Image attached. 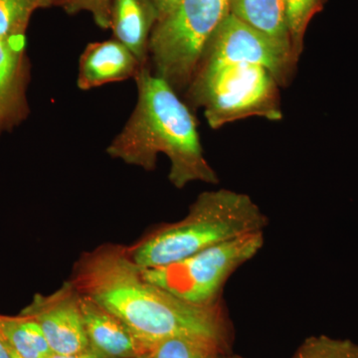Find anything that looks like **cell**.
I'll return each mask as SVG.
<instances>
[{
    "label": "cell",
    "instance_id": "obj_27",
    "mask_svg": "<svg viewBox=\"0 0 358 358\" xmlns=\"http://www.w3.org/2000/svg\"><path fill=\"white\" fill-rule=\"evenodd\" d=\"M1 127H2V126H1V124H0V128H1Z\"/></svg>",
    "mask_w": 358,
    "mask_h": 358
},
{
    "label": "cell",
    "instance_id": "obj_11",
    "mask_svg": "<svg viewBox=\"0 0 358 358\" xmlns=\"http://www.w3.org/2000/svg\"><path fill=\"white\" fill-rule=\"evenodd\" d=\"M157 21L152 0H113L110 28L115 39L126 45L143 65L148 63V43Z\"/></svg>",
    "mask_w": 358,
    "mask_h": 358
},
{
    "label": "cell",
    "instance_id": "obj_2",
    "mask_svg": "<svg viewBox=\"0 0 358 358\" xmlns=\"http://www.w3.org/2000/svg\"><path fill=\"white\" fill-rule=\"evenodd\" d=\"M134 80L138 103L108 147V155L152 171L162 152L171 159L169 181L179 189L193 181L218 183L217 174L204 157L194 115L176 90L148 66Z\"/></svg>",
    "mask_w": 358,
    "mask_h": 358
},
{
    "label": "cell",
    "instance_id": "obj_4",
    "mask_svg": "<svg viewBox=\"0 0 358 358\" xmlns=\"http://www.w3.org/2000/svg\"><path fill=\"white\" fill-rule=\"evenodd\" d=\"M280 85L261 65L229 63L199 67L186 90L193 108H203L211 129L250 117L281 121Z\"/></svg>",
    "mask_w": 358,
    "mask_h": 358
},
{
    "label": "cell",
    "instance_id": "obj_22",
    "mask_svg": "<svg viewBox=\"0 0 358 358\" xmlns=\"http://www.w3.org/2000/svg\"><path fill=\"white\" fill-rule=\"evenodd\" d=\"M0 358H13L6 343L0 338Z\"/></svg>",
    "mask_w": 358,
    "mask_h": 358
},
{
    "label": "cell",
    "instance_id": "obj_8",
    "mask_svg": "<svg viewBox=\"0 0 358 358\" xmlns=\"http://www.w3.org/2000/svg\"><path fill=\"white\" fill-rule=\"evenodd\" d=\"M20 315L39 324L54 355H73L90 348L80 294L71 281L48 296L37 294Z\"/></svg>",
    "mask_w": 358,
    "mask_h": 358
},
{
    "label": "cell",
    "instance_id": "obj_25",
    "mask_svg": "<svg viewBox=\"0 0 358 358\" xmlns=\"http://www.w3.org/2000/svg\"><path fill=\"white\" fill-rule=\"evenodd\" d=\"M221 358H242V357H228L227 355H223V357Z\"/></svg>",
    "mask_w": 358,
    "mask_h": 358
},
{
    "label": "cell",
    "instance_id": "obj_5",
    "mask_svg": "<svg viewBox=\"0 0 358 358\" xmlns=\"http://www.w3.org/2000/svg\"><path fill=\"white\" fill-rule=\"evenodd\" d=\"M230 13L228 0H180L157 21L148 43L155 75L186 92L209 42Z\"/></svg>",
    "mask_w": 358,
    "mask_h": 358
},
{
    "label": "cell",
    "instance_id": "obj_19",
    "mask_svg": "<svg viewBox=\"0 0 358 358\" xmlns=\"http://www.w3.org/2000/svg\"><path fill=\"white\" fill-rule=\"evenodd\" d=\"M113 0H63L61 7L68 14L88 11L93 15L96 24L103 29L110 28Z\"/></svg>",
    "mask_w": 358,
    "mask_h": 358
},
{
    "label": "cell",
    "instance_id": "obj_13",
    "mask_svg": "<svg viewBox=\"0 0 358 358\" xmlns=\"http://www.w3.org/2000/svg\"><path fill=\"white\" fill-rule=\"evenodd\" d=\"M228 2L230 13L235 17L281 45L294 56L287 25L285 0H228Z\"/></svg>",
    "mask_w": 358,
    "mask_h": 358
},
{
    "label": "cell",
    "instance_id": "obj_3",
    "mask_svg": "<svg viewBox=\"0 0 358 358\" xmlns=\"http://www.w3.org/2000/svg\"><path fill=\"white\" fill-rule=\"evenodd\" d=\"M267 224L249 195L213 190L201 193L182 220L162 226L127 250L141 268L162 267L235 238L264 232Z\"/></svg>",
    "mask_w": 358,
    "mask_h": 358
},
{
    "label": "cell",
    "instance_id": "obj_21",
    "mask_svg": "<svg viewBox=\"0 0 358 358\" xmlns=\"http://www.w3.org/2000/svg\"><path fill=\"white\" fill-rule=\"evenodd\" d=\"M49 358H108L106 357L105 355H101L100 352H96V350L92 348L90 346L87 350H83V352H80L77 353H73V355H51V357Z\"/></svg>",
    "mask_w": 358,
    "mask_h": 358
},
{
    "label": "cell",
    "instance_id": "obj_20",
    "mask_svg": "<svg viewBox=\"0 0 358 358\" xmlns=\"http://www.w3.org/2000/svg\"><path fill=\"white\" fill-rule=\"evenodd\" d=\"M159 13V21L169 15L180 0H152Z\"/></svg>",
    "mask_w": 358,
    "mask_h": 358
},
{
    "label": "cell",
    "instance_id": "obj_14",
    "mask_svg": "<svg viewBox=\"0 0 358 358\" xmlns=\"http://www.w3.org/2000/svg\"><path fill=\"white\" fill-rule=\"evenodd\" d=\"M0 338L23 358H49L53 355L41 327L25 315H0Z\"/></svg>",
    "mask_w": 358,
    "mask_h": 358
},
{
    "label": "cell",
    "instance_id": "obj_6",
    "mask_svg": "<svg viewBox=\"0 0 358 358\" xmlns=\"http://www.w3.org/2000/svg\"><path fill=\"white\" fill-rule=\"evenodd\" d=\"M264 245V232L251 233L215 245L178 262L141 268L148 282L186 303L196 306L218 303V296L231 274L248 262Z\"/></svg>",
    "mask_w": 358,
    "mask_h": 358
},
{
    "label": "cell",
    "instance_id": "obj_18",
    "mask_svg": "<svg viewBox=\"0 0 358 358\" xmlns=\"http://www.w3.org/2000/svg\"><path fill=\"white\" fill-rule=\"evenodd\" d=\"M292 358H358V343L327 336H310Z\"/></svg>",
    "mask_w": 358,
    "mask_h": 358
},
{
    "label": "cell",
    "instance_id": "obj_23",
    "mask_svg": "<svg viewBox=\"0 0 358 358\" xmlns=\"http://www.w3.org/2000/svg\"><path fill=\"white\" fill-rule=\"evenodd\" d=\"M35 1L38 4L40 8V7H49L52 6H60L63 0H35Z\"/></svg>",
    "mask_w": 358,
    "mask_h": 358
},
{
    "label": "cell",
    "instance_id": "obj_10",
    "mask_svg": "<svg viewBox=\"0 0 358 358\" xmlns=\"http://www.w3.org/2000/svg\"><path fill=\"white\" fill-rule=\"evenodd\" d=\"M126 45L117 39L94 42L86 47L79 62L78 88L88 91L103 85L138 76L143 67Z\"/></svg>",
    "mask_w": 358,
    "mask_h": 358
},
{
    "label": "cell",
    "instance_id": "obj_1",
    "mask_svg": "<svg viewBox=\"0 0 358 358\" xmlns=\"http://www.w3.org/2000/svg\"><path fill=\"white\" fill-rule=\"evenodd\" d=\"M72 284L126 324L152 352L162 341L197 339L229 350L231 329L220 303L196 306L148 282L127 247L103 245L81 257Z\"/></svg>",
    "mask_w": 358,
    "mask_h": 358
},
{
    "label": "cell",
    "instance_id": "obj_12",
    "mask_svg": "<svg viewBox=\"0 0 358 358\" xmlns=\"http://www.w3.org/2000/svg\"><path fill=\"white\" fill-rule=\"evenodd\" d=\"M25 41L0 39V124H13L26 112Z\"/></svg>",
    "mask_w": 358,
    "mask_h": 358
},
{
    "label": "cell",
    "instance_id": "obj_16",
    "mask_svg": "<svg viewBox=\"0 0 358 358\" xmlns=\"http://www.w3.org/2000/svg\"><path fill=\"white\" fill-rule=\"evenodd\" d=\"M327 0H285L287 25L296 58L300 59L303 50V38L310 20L319 13Z\"/></svg>",
    "mask_w": 358,
    "mask_h": 358
},
{
    "label": "cell",
    "instance_id": "obj_24",
    "mask_svg": "<svg viewBox=\"0 0 358 358\" xmlns=\"http://www.w3.org/2000/svg\"><path fill=\"white\" fill-rule=\"evenodd\" d=\"M9 350H10L11 355H13V358H23L21 357L20 355H18L17 353L14 352L13 350H11L10 348H9Z\"/></svg>",
    "mask_w": 358,
    "mask_h": 358
},
{
    "label": "cell",
    "instance_id": "obj_26",
    "mask_svg": "<svg viewBox=\"0 0 358 358\" xmlns=\"http://www.w3.org/2000/svg\"><path fill=\"white\" fill-rule=\"evenodd\" d=\"M134 358H152V357H134Z\"/></svg>",
    "mask_w": 358,
    "mask_h": 358
},
{
    "label": "cell",
    "instance_id": "obj_15",
    "mask_svg": "<svg viewBox=\"0 0 358 358\" xmlns=\"http://www.w3.org/2000/svg\"><path fill=\"white\" fill-rule=\"evenodd\" d=\"M35 0H0V39L25 41V32L35 9Z\"/></svg>",
    "mask_w": 358,
    "mask_h": 358
},
{
    "label": "cell",
    "instance_id": "obj_9",
    "mask_svg": "<svg viewBox=\"0 0 358 358\" xmlns=\"http://www.w3.org/2000/svg\"><path fill=\"white\" fill-rule=\"evenodd\" d=\"M80 308L90 346L96 352L108 358L152 357L122 320L93 299L80 294Z\"/></svg>",
    "mask_w": 358,
    "mask_h": 358
},
{
    "label": "cell",
    "instance_id": "obj_17",
    "mask_svg": "<svg viewBox=\"0 0 358 358\" xmlns=\"http://www.w3.org/2000/svg\"><path fill=\"white\" fill-rule=\"evenodd\" d=\"M227 355L217 346L187 338H173L155 346L152 358H221Z\"/></svg>",
    "mask_w": 358,
    "mask_h": 358
},
{
    "label": "cell",
    "instance_id": "obj_7",
    "mask_svg": "<svg viewBox=\"0 0 358 358\" xmlns=\"http://www.w3.org/2000/svg\"><path fill=\"white\" fill-rule=\"evenodd\" d=\"M298 61L281 45L229 13L209 42L199 68L229 63L261 65L270 71L280 87L286 88Z\"/></svg>",
    "mask_w": 358,
    "mask_h": 358
}]
</instances>
